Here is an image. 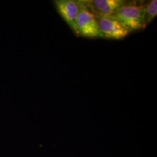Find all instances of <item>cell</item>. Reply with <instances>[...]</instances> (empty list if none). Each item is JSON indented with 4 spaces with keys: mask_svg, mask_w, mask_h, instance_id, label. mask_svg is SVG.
Segmentation results:
<instances>
[{
    "mask_svg": "<svg viewBox=\"0 0 157 157\" xmlns=\"http://www.w3.org/2000/svg\"><path fill=\"white\" fill-rule=\"evenodd\" d=\"M142 1H126L113 15L119 19L130 32L144 29V6Z\"/></svg>",
    "mask_w": 157,
    "mask_h": 157,
    "instance_id": "cell-1",
    "label": "cell"
},
{
    "mask_svg": "<svg viewBox=\"0 0 157 157\" xmlns=\"http://www.w3.org/2000/svg\"><path fill=\"white\" fill-rule=\"evenodd\" d=\"M78 14L77 22L78 36L86 38H104L94 16L85 6L82 0L78 1Z\"/></svg>",
    "mask_w": 157,
    "mask_h": 157,
    "instance_id": "cell-2",
    "label": "cell"
},
{
    "mask_svg": "<svg viewBox=\"0 0 157 157\" xmlns=\"http://www.w3.org/2000/svg\"><path fill=\"white\" fill-rule=\"evenodd\" d=\"M104 39H123L131 32L114 16H94Z\"/></svg>",
    "mask_w": 157,
    "mask_h": 157,
    "instance_id": "cell-3",
    "label": "cell"
},
{
    "mask_svg": "<svg viewBox=\"0 0 157 157\" xmlns=\"http://www.w3.org/2000/svg\"><path fill=\"white\" fill-rule=\"evenodd\" d=\"M57 11L67 23L74 33L78 36L77 22L78 14V1L56 0L54 1Z\"/></svg>",
    "mask_w": 157,
    "mask_h": 157,
    "instance_id": "cell-4",
    "label": "cell"
},
{
    "mask_svg": "<svg viewBox=\"0 0 157 157\" xmlns=\"http://www.w3.org/2000/svg\"><path fill=\"white\" fill-rule=\"evenodd\" d=\"M94 16H112L123 6L124 0H82Z\"/></svg>",
    "mask_w": 157,
    "mask_h": 157,
    "instance_id": "cell-5",
    "label": "cell"
},
{
    "mask_svg": "<svg viewBox=\"0 0 157 157\" xmlns=\"http://www.w3.org/2000/svg\"><path fill=\"white\" fill-rule=\"evenodd\" d=\"M157 15V1L152 0L145 4L144 21L146 26L151 22Z\"/></svg>",
    "mask_w": 157,
    "mask_h": 157,
    "instance_id": "cell-6",
    "label": "cell"
}]
</instances>
